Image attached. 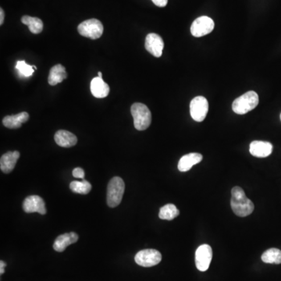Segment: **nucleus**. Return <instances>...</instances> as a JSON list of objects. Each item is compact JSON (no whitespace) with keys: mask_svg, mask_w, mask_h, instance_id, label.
Here are the masks:
<instances>
[{"mask_svg":"<svg viewBox=\"0 0 281 281\" xmlns=\"http://www.w3.org/2000/svg\"><path fill=\"white\" fill-rule=\"evenodd\" d=\"M230 205L234 214L241 217H248L254 209L253 201L246 197L243 189L240 187L232 188Z\"/></svg>","mask_w":281,"mask_h":281,"instance_id":"1","label":"nucleus"},{"mask_svg":"<svg viewBox=\"0 0 281 281\" xmlns=\"http://www.w3.org/2000/svg\"><path fill=\"white\" fill-rule=\"evenodd\" d=\"M131 115L133 116L134 125L138 131H144L150 126L152 114L149 109L142 103H134L131 106Z\"/></svg>","mask_w":281,"mask_h":281,"instance_id":"2","label":"nucleus"},{"mask_svg":"<svg viewBox=\"0 0 281 281\" xmlns=\"http://www.w3.org/2000/svg\"><path fill=\"white\" fill-rule=\"evenodd\" d=\"M258 102L259 99L256 92L248 91L234 101L232 104V110L235 113L243 115L254 110L258 106Z\"/></svg>","mask_w":281,"mask_h":281,"instance_id":"3","label":"nucleus"},{"mask_svg":"<svg viewBox=\"0 0 281 281\" xmlns=\"http://www.w3.org/2000/svg\"><path fill=\"white\" fill-rule=\"evenodd\" d=\"M125 184L122 178L115 177L111 179L107 188V204L111 208L120 205L124 196Z\"/></svg>","mask_w":281,"mask_h":281,"instance_id":"4","label":"nucleus"},{"mask_svg":"<svg viewBox=\"0 0 281 281\" xmlns=\"http://www.w3.org/2000/svg\"><path fill=\"white\" fill-rule=\"evenodd\" d=\"M103 24L97 19H90L84 21L78 25V30L82 36L91 39H98L103 34Z\"/></svg>","mask_w":281,"mask_h":281,"instance_id":"5","label":"nucleus"},{"mask_svg":"<svg viewBox=\"0 0 281 281\" xmlns=\"http://www.w3.org/2000/svg\"><path fill=\"white\" fill-rule=\"evenodd\" d=\"M135 260L139 266L143 267H152L161 262L162 254L156 249H144L136 254Z\"/></svg>","mask_w":281,"mask_h":281,"instance_id":"6","label":"nucleus"},{"mask_svg":"<svg viewBox=\"0 0 281 281\" xmlns=\"http://www.w3.org/2000/svg\"><path fill=\"white\" fill-rule=\"evenodd\" d=\"M209 111V103L203 96H197L190 103V113L193 120L203 121Z\"/></svg>","mask_w":281,"mask_h":281,"instance_id":"7","label":"nucleus"},{"mask_svg":"<svg viewBox=\"0 0 281 281\" xmlns=\"http://www.w3.org/2000/svg\"><path fill=\"white\" fill-rule=\"evenodd\" d=\"M214 21L206 16L198 17L195 20L191 27V33L194 37L205 36L213 31L214 29Z\"/></svg>","mask_w":281,"mask_h":281,"instance_id":"8","label":"nucleus"},{"mask_svg":"<svg viewBox=\"0 0 281 281\" xmlns=\"http://www.w3.org/2000/svg\"><path fill=\"white\" fill-rule=\"evenodd\" d=\"M213 258V250L210 245H200L196 253V265L199 271L205 272L209 269Z\"/></svg>","mask_w":281,"mask_h":281,"instance_id":"9","label":"nucleus"},{"mask_svg":"<svg viewBox=\"0 0 281 281\" xmlns=\"http://www.w3.org/2000/svg\"><path fill=\"white\" fill-rule=\"evenodd\" d=\"M144 46L149 54L155 57H160L164 50V40L159 34L150 33L145 38Z\"/></svg>","mask_w":281,"mask_h":281,"instance_id":"10","label":"nucleus"},{"mask_svg":"<svg viewBox=\"0 0 281 281\" xmlns=\"http://www.w3.org/2000/svg\"><path fill=\"white\" fill-rule=\"evenodd\" d=\"M25 213H38L41 215L46 213V204L40 196H30L25 198L23 203Z\"/></svg>","mask_w":281,"mask_h":281,"instance_id":"11","label":"nucleus"},{"mask_svg":"<svg viewBox=\"0 0 281 281\" xmlns=\"http://www.w3.org/2000/svg\"><path fill=\"white\" fill-rule=\"evenodd\" d=\"M249 151L250 153L255 157H267L273 152V144L268 141L254 140L250 144Z\"/></svg>","mask_w":281,"mask_h":281,"instance_id":"12","label":"nucleus"},{"mask_svg":"<svg viewBox=\"0 0 281 281\" xmlns=\"http://www.w3.org/2000/svg\"><path fill=\"white\" fill-rule=\"evenodd\" d=\"M91 92L94 97L103 99L108 96L111 88L110 86L103 80V78H95L91 82Z\"/></svg>","mask_w":281,"mask_h":281,"instance_id":"13","label":"nucleus"},{"mask_svg":"<svg viewBox=\"0 0 281 281\" xmlns=\"http://www.w3.org/2000/svg\"><path fill=\"white\" fill-rule=\"evenodd\" d=\"M78 240V235L74 232H70L67 234H61L58 236L54 241V249L58 253H62L69 245L77 242Z\"/></svg>","mask_w":281,"mask_h":281,"instance_id":"14","label":"nucleus"},{"mask_svg":"<svg viewBox=\"0 0 281 281\" xmlns=\"http://www.w3.org/2000/svg\"><path fill=\"white\" fill-rule=\"evenodd\" d=\"M20 157V152L17 151L8 152L2 155L0 160V169L5 173H10L13 171Z\"/></svg>","mask_w":281,"mask_h":281,"instance_id":"15","label":"nucleus"},{"mask_svg":"<svg viewBox=\"0 0 281 281\" xmlns=\"http://www.w3.org/2000/svg\"><path fill=\"white\" fill-rule=\"evenodd\" d=\"M56 143L59 146L63 148H70L74 146L78 142V139L74 134L70 131H64V130H59L57 131L54 136Z\"/></svg>","mask_w":281,"mask_h":281,"instance_id":"16","label":"nucleus"},{"mask_svg":"<svg viewBox=\"0 0 281 281\" xmlns=\"http://www.w3.org/2000/svg\"><path fill=\"white\" fill-rule=\"evenodd\" d=\"M202 159H203L202 156L200 153L196 152L184 155L181 158V160H179L177 168L181 172H187L190 170L193 166L199 164Z\"/></svg>","mask_w":281,"mask_h":281,"instance_id":"17","label":"nucleus"},{"mask_svg":"<svg viewBox=\"0 0 281 281\" xmlns=\"http://www.w3.org/2000/svg\"><path fill=\"white\" fill-rule=\"evenodd\" d=\"M28 120L29 114L27 112H22L16 115L5 116L2 120V124L10 129H17Z\"/></svg>","mask_w":281,"mask_h":281,"instance_id":"18","label":"nucleus"},{"mask_svg":"<svg viewBox=\"0 0 281 281\" xmlns=\"http://www.w3.org/2000/svg\"><path fill=\"white\" fill-rule=\"evenodd\" d=\"M67 78L65 67L61 64L55 65L50 70V75L48 78L49 84L52 86L56 85Z\"/></svg>","mask_w":281,"mask_h":281,"instance_id":"19","label":"nucleus"},{"mask_svg":"<svg viewBox=\"0 0 281 281\" xmlns=\"http://www.w3.org/2000/svg\"><path fill=\"white\" fill-rule=\"evenodd\" d=\"M21 22L24 25H27L30 32L33 34H39L43 30V22L38 17L24 16L21 18Z\"/></svg>","mask_w":281,"mask_h":281,"instance_id":"20","label":"nucleus"},{"mask_svg":"<svg viewBox=\"0 0 281 281\" xmlns=\"http://www.w3.org/2000/svg\"><path fill=\"white\" fill-rule=\"evenodd\" d=\"M180 211L173 204H168L160 209L159 217L161 220L172 221L173 219L178 217Z\"/></svg>","mask_w":281,"mask_h":281,"instance_id":"21","label":"nucleus"},{"mask_svg":"<svg viewBox=\"0 0 281 281\" xmlns=\"http://www.w3.org/2000/svg\"><path fill=\"white\" fill-rule=\"evenodd\" d=\"M262 260L265 263L281 264V251L278 249H268L262 255Z\"/></svg>","mask_w":281,"mask_h":281,"instance_id":"22","label":"nucleus"},{"mask_svg":"<svg viewBox=\"0 0 281 281\" xmlns=\"http://www.w3.org/2000/svg\"><path fill=\"white\" fill-rule=\"evenodd\" d=\"M70 190L77 194L87 195L91 192V185L86 180L81 181H72L70 184Z\"/></svg>","mask_w":281,"mask_h":281,"instance_id":"23","label":"nucleus"},{"mask_svg":"<svg viewBox=\"0 0 281 281\" xmlns=\"http://www.w3.org/2000/svg\"><path fill=\"white\" fill-rule=\"evenodd\" d=\"M16 69L18 70V72H19L21 76L28 78V77L32 75L34 70H36V67L27 64V63H25V61L22 60L17 61V64H16Z\"/></svg>","mask_w":281,"mask_h":281,"instance_id":"24","label":"nucleus"},{"mask_svg":"<svg viewBox=\"0 0 281 281\" xmlns=\"http://www.w3.org/2000/svg\"><path fill=\"white\" fill-rule=\"evenodd\" d=\"M84 169L81 168H77L73 170V176L76 178L84 179Z\"/></svg>","mask_w":281,"mask_h":281,"instance_id":"25","label":"nucleus"},{"mask_svg":"<svg viewBox=\"0 0 281 281\" xmlns=\"http://www.w3.org/2000/svg\"><path fill=\"white\" fill-rule=\"evenodd\" d=\"M153 3L159 7H164L168 5V0H152Z\"/></svg>","mask_w":281,"mask_h":281,"instance_id":"26","label":"nucleus"},{"mask_svg":"<svg viewBox=\"0 0 281 281\" xmlns=\"http://www.w3.org/2000/svg\"><path fill=\"white\" fill-rule=\"evenodd\" d=\"M6 262H3V261L0 262V274H1V275H2L5 273V267H6Z\"/></svg>","mask_w":281,"mask_h":281,"instance_id":"27","label":"nucleus"},{"mask_svg":"<svg viewBox=\"0 0 281 281\" xmlns=\"http://www.w3.org/2000/svg\"><path fill=\"white\" fill-rule=\"evenodd\" d=\"M4 21V11L2 8L0 9V25H2Z\"/></svg>","mask_w":281,"mask_h":281,"instance_id":"28","label":"nucleus"},{"mask_svg":"<svg viewBox=\"0 0 281 281\" xmlns=\"http://www.w3.org/2000/svg\"><path fill=\"white\" fill-rule=\"evenodd\" d=\"M102 76H103V75H102V73L99 71V72L98 73V77H99V78H102Z\"/></svg>","mask_w":281,"mask_h":281,"instance_id":"29","label":"nucleus"},{"mask_svg":"<svg viewBox=\"0 0 281 281\" xmlns=\"http://www.w3.org/2000/svg\"></svg>","mask_w":281,"mask_h":281,"instance_id":"30","label":"nucleus"}]
</instances>
